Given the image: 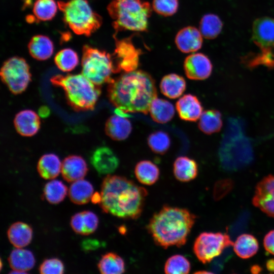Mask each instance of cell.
Instances as JSON below:
<instances>
[{
    "label": "cell",
    "instance_id": "6da1fadb",
    "mask_svg": "<svg viewBox=\"0 0 274 274\" xmlns=\"http://www.w3.org/2000/svg\"><path fill=\"white\" fill-rule=\"evenodd\" d=\"M107 90L110 102L124 113L147 114L152 101L157 96L155 80L142 70L125 72L112 79Z\"/></svg>",
    "mask_w": 274,
    "mask_h": 274
},
{
    "label": "cell",
    "instance_id": "7a4b0ae2",
    "mask_svg": "<svg viewBox=\"0 0 274 274\" xmlns=\"http://www.w3.org/2000/svg\"><path fill=\"white\" fill-rule=\"evenodd\" d=\"M147 189L120 176L108 175L103 180L99 204L102 211L118 218L136 219L145 206Z\"/></svg>",
    "mask_w": 274,
    "mask_h": 274
},
{
    "label": "cell",
    "instance_id": "3957f363",
    "mask_svg": "<svg viewBox=\"0 0 274 274\" xmlns=\"http://www.w3.org/2000/svg\"><path fill=\"white\" fill-rule=\"evenodd\" d=\"M196 219L186 209L165 205L153 215L146 228L157 246L181 247L186 244Z\"/></svg>",
    "mask_w": 274,
    "mask_h": 274
},
{
    "label": "cell",
    "instance_id": "277c9868",
    "mask_svg": "<svg viewBox=\"0 0 274 274\" xmlns=\"http://www.w3.org/2000/svg\"><path fill=\"white\" fill-rule=\"evenodd\" d=\"M219 158L222 168L234 172L249 165L253 160L252 144L245 135L243 120L228 119L219 150Z\"/></svg>",
    "mask_w": 274,
    "mask_h": 274
},
{
    "label": "cell",
    "instance_id": "5b68a950",
    "mask_svg": "<svg viewBox=\"0 0 274 274\" xmlns=\"http://www.w3.org/2000/svg\"><path fill=\"white\" fill-rule=\"evenodd\" d=\"M107 10L114 28L119 31H146L152 14L149 3L143 0H113Z\"/></svg>",
    "mask_w": 274,
    "mask_h": 274
},
{
    "label": "cell",
    "instance_id": "8992f818",
    "mask_svg": "<svg viewBox=\"0 0 274 274\" xmlns=\"http://www.w3.org/2000/svg\"><path fill=\"white\" fill-rule=\"evenodd\" d=\"M50 81L64 90L68 103L77 111L93 110L101 93L100 86L83 74L56 75Z\"/></svg>",
    "mask_w": 274,
    "mask_h": 274
},
{
    "label": "cell",
    "instance_id": "52a82bcc",
    "mask_svg": "<svg viewBox=\"0 0 274 274\" xmlns=\"http://www.w3.org/2000/svg\"><path fill=\"white\" fill-rule=\"evenodd\" d=\"M64 22L76 33L90 36L102 23L100 15L94 12L86 0L57 2Z\"/></svg>",
    "mask_w": 274,
    "mask_h": 274
},
{
    "label": "cell",
    "instance_id": "ba28073f",
    "mask_svg": "<svg viewBox=\"0 0 274 274\" xmlns=\"http://www.w3.org/2000/svg\"><path fill=\"white\" fill-rule=\"evenodd\" d=\"M252 40L259 52L250 59L249 65H263L274 67V19L262 17L254 20L252 28Z\"/></svg>",
    "mask_w": 274,
    "mask_h": 274
},
{
    "label": "cell",
    "instance_id": "9c48e42d",
    "mask_svg": "<svg viewBox=\"0 0 274 274\" xmlns=\"http://www.w3.org/2000/svg\"><path fill=\"white\" fill-rule=\"evenodd\" d=\"M82 74L94 84L100 86L112 79L116 73L114 59L105 51L85 45L83 48Z\"/></svg>",
    "mask_w": 274,
    "mask_h": 274
},
{
    "label": "cell",
    "instance_id": "30bf717a",
    "mask_svg": "<svg viewBox=\"0 0 274 274\" xmlns=\"http://www.w3.org/2000/svg\"><path fill=\"white\" fill-rule=\"evenodd\" d=\"M233 243L228 234L221 232H204L195 239L193 251L197 258L203 264L209 263L221 254Z\"/></svg>",
    "mask_w": 274,
    "mask_h": 274
},
{
    "label": "cell",
    "instance_id": "8fae6325",
    "mask_svg": "<svg viewBox=\"0 0 274 274\" xmlns=\"http://www.w3.org/2000/svg\"><path fill=\"white\" fill-rule=\"evenodd\" d=\"M0 75L2 81L15 94L23 92L31 81L29 66L24 59L18 56L4 62Z\"/></svg>",
    "mask_w": 274,
    "mask_h": 274
},
{
    "label": "cell",
    "instance_id": "7c38bea8",
    "mask_svg": "<svg viewBox=\"0 0 274 274\" xmlns=\"http://www.w3.org/2000/svg\"><path fill=\"white\" fill-rule=\"evenodd\" d=\"M141 54V51L135 48L131 39L117 40L113 57L116 73L136 70Z\"/></svg>",
    "mask_w": 274,
    "mask_h": 274
},
{
    "label": "cell",
    "instance_id": "4fadbf2b",
    "mask_svg": "<svg viewBox=\"0 0 274 274\" xmlns=\"http://www.w3.org/2000/svg\"><path fill=\"white\" fill-rule=\"evenodd\" d=\"M252 203L267 215L274 218V176L268 175L257 184Z\"/></svg>",
    "mask_w": 274,
    "mask_h": 274
},
{
    "label": "cell",
    "instance_id": "5bb4252c",
    "mask_svg": "<svg viewBox=\"0 0 274 274\" xmlns=\"http://www.w3.org/2000/svg\"><path fill=\"white\" fill-rule=\"evenodd\" d=\"M184 70L187 77L191 80H203L212 72L213 65L209 58L201 53L188 55L184 61Z\"/></svg>",
    "mask_w": 274,
    "mask_h": 274
},
{
    "label": "cell",
    "instance_id": "9a60e30c",
    "mask_svg": "<svg viewBox=\"0 0 274 274\" xmlns=\"http://www.w3.org/2000/svg\"><path fill=\"white\" fill-rule=\"evenodd\" d=\"M90 162L98 173L107 175L115 172L119 164L118 157L106 146L96 149L90 157Z\"/></svg>",
    "mask_w": 274,
    "mask_h": 274
},
{
    "label": "cell",
    "instance_id": "2e32d148",
    "mask_svg": "<svg viewBox=\"0 0 274 274\" xmlns=\"http://www.w3.org/2000/svg\"><path fill=\"white\" fill-rule=\"evenodd\" d=\"M202 36L199 30L193 26L183 28L175 37L178 49L183 53L194 52L200 49L202 44Z\"/></svg>",
    "mask_w": 274,
    "mask_h": 274
},
{
    "label": "cell",
    "instance_id": "e0dca14e",
    "mask_svg": "<svg viewBox=\"0 0 274 274\" xmlns=\"http://www.w3.org/2000/svg\"><path fill=\"white\" fill-rule=\"evenodd\" d=\"M176 107L180 118L187 121H196L202 113L201 102L191 94H185L179 98Z\"/></svg>",
    "mask_w": 274,
    "mask_h": 274
},
{
    "label": "cell",
    "instance_id": "ac0fdd59",
    "mask_svg": "<svg viewBox=\"0 0 274 274\" xmlns=\"http://www.w3.org/2000/svg\"><path fill=\"white\" fill-rule=\"evenodd\" d=\"M63 178L68 182L82 179L86 175L88 167L85 160L78 155L66 157L61 164Z\"/></svg>",
    "mask_w": 274,
    "mask_h": 274
},
{
    "label": "cell",
    "instance_id": "d6986e66",
    "mask_svg": "<svg viewBox=\"0 0 274 274\" xmlns=\"http://www.w3.org/2000/svg\"><path fill=\"white\" fill-rule=\"evenodd\" d=\"M14 123L17 131L25 136L35 135L40 127L38 115L30 110H25L18 113L14 118Z\"/></svg>",
    "mask_w": 274,
    "mask_h": 274
},
{
    "label": "cell",
    "instance_id": "ffe728a7",
    "mask_svg": "<svg viewBox=\"0 0 274 274\" xmlns=\"http://www.w3.org/2000/svg\"><path fill=\"white\" fill-rule=\"evenodd\" d=\"M132 130L130 121L126 117L119 115H112L107 120L105 125L106 134L115 141L126 139Z\"/></svg>",
    "mask_w": 274,
    "mask_h": 274
},
{
    "label": "cell",
    "instance_id": "44dd1931",
    "mask_svg": "<svg viewBox=\"0 0 274 274\" xmlns=\"http://www.w3.org/2000/svg\"><path fill=\"white\" fill-rule=\"evenodd\" d=\"M198 173V164L195 160L187 156H180L173 164V173L175 178L182 182L194 180Z\"/></svg>",
    "mask_w": 274,
    "mask_h": 274
},
{
    "label": "cell",
    "instance_id": "7402d4cb",
    "mask_svg": "<svg viewBox=\"0 0 274 274\" xmlns=\"http://www.w3.org/2000/svg\"><path fill=\"white\" fill-rule=\"evenodd\" d=\"M98 219L93 212L85 211L75 214L71 218V225L77 233L89 235L97 228Z\"/></svg>",
    "mask_w": 274,
    "mask_h": 274
},
{
    "label": "cell",
    "instance_id": "603a6c76",
    "mask_svg": "<svg viewBox=\"0 0 274 274\" xmlns=\"http://www.w3.org/2000/svg\"><path fill=\"white\" fill-rule=\"evenodd\" d=\"M186 87L184 78L174 73L164 76L160 83L161 93L171 99L180 97L185 90Z\"/></svg>",
    "mask_w": 274,
    "mask_h": 274
},
{
    "label": "cell",
    "instance_id": "cb8c5ba5",
    "mask_svg": "<svg viewBox=\"0 0 274 274\" xmlns=\"http://www.w3.org/2000/svg\"><path fill=\"white\" fill-rule=\"evenodd\" d=\"M28 48L31 56L39 60L49 58L54 51L53 42L48 37L44 35L33 36L28 43Z\"/></svg>",
    "mask_w": 274,
    "mask_h": 274
},
{
    "label": "cell",
    "instance_id": "d4e9b609",
    "mask_svg": "<svg viewBox=\"0 0 274 274\" xmlns=\"http://www.w3.org/2000/svg\"><path fill=\"white\" fill-rule=\"evenodd\" d=\"M7 234L10 243L17 248H21L30 243L32 230L28 224L22 222H17L10 226Z\"/></svg>",
    "mask_w": 274,
    "mask_h": 274
},
{
    "label": "cell",
    "instance_id": "484cf974",
    "mask_svg": "<svg viewBox=\"0 0 274 274\" xmlns=\"http://www.w3.org/2000/svg\"><path fill=\"white\" fill-rule=\"evenodd\" d=\"M8 261L10 267L15 273H24L30 270L34 266L35 260L32 253L27 250L17 248L10 253Z\"/></svg>",
    "mask_w": 274,
    "mask_h": 274
},
{
    "label": "cell",
    "instance_id": "4316f807",
    "mask_svg": "<svg viewBox=\"0 0 274 274\" xmlns=\"http://www.w3.org/2000/svg\"><path fill=\"white\" fill-rule=\"evenodd\" d=\"M134 175L141 184L152 185L159 179L160 170L158 167L151 161L144 160L137 163L134 168Z\"/></svg>",
    "mask_w": 274,
    "mask_h": 274
},
{
    "label": "cell",
    "instance_id": "83f0119b",
    "mask_svg": "<svg viewBox=\"0 0 274 274\" xmlns=\"http://www.w3.org/2000/svg\"><path fill=\"white\" fill-rule=\"evenodd\" d=\"M149 112L155 122L163 124L172 119L175 115V109L168 100L156 97L151 104Z\"/></svg>",
    "mask_w": 274,
    "mask_h": 274
},
{
    "label": "cell",
    "instance_id": "f1b7e54d",
    "mask_svg": "<svg viewBox=\"0 0 274 274\" xmlns=\"http://www.w3.org/2000/svg\"><path fill=\"white\" fill-rule=\"evenodd\" d=\"M61 163L58 157L50 153L43 155L39 160L37 169L40 176L45 179H53L59 174Z\"/></svg>",
    "mask_w": 274,
    "mask_h": 274
},
{
    "label": "cell",
    "instance_id": "f546056e",
    "mask_svg": "<svg viewBox=\"0 0 274 274\" xmlns=\"http://www.w3.org/2000/svg\"><path fill=\"white\" fill-rule=\"evenodd\" d=\"M93 194V188L91 184L83 179L74 182L68 190V196L71 200L77 204L88 202Z\"/></svg>",
    "mask_w": 274,
    "mask_h": 274
},
{
    "label": "cell",
    "instance_id": "4dcf8cb0",
    "mask_svg": "<svg viewBox=\"0 0 274 274\" xmlns=\"http://www.w3.org/2000/svg\"><path fill=\"white\" fill-rule=\"evenodd\" d=\"M233 251L240 258H249L257 252L259 245L257 239L250 234L239 235L233 244Z\"/></svg>",
    "mask_w": 274,
    "mask_h": 274
},
{
    "label": "cell",
    "instance_id": "1f68e13d",
    "mask_svg": "<svg viewBox=\"0 0 274 274\" xmlns=\"http://www.w3.org/2000/svg\"><path fill=\"white\" fill-rule=\"evenodd\" d=\"M98 268L102 274H120L125 271V264L123 258L116 253L108 252L102 256Z\"/></svg>",
    "mask_w": 274,
    "mask_h": 274
},
{
    "label": "cell",
    "instance_id": "d6a6232c",
    "mask_svg": "<svg viewBox=\"0 0 274 274\" xmlns=\"http://www.w3.org/2000/svg\"><path fill=\"white\" fill-rule=\"evenodd\" d=\"M198 128L203 133L211 134L219 131L222 126V115L216 110L202 112L199 118Z\"/></svg>",
    "mask_w": 274,
    "mask_h": 274
},
{
    "label": "cell",
    "instance_id": "836d02e7",
    "mask_svg": "<svg viewBox=\"0 0 274 274\" xmlns=\"http://www.w3.org/2000/svg\"><path fill=\"white\" fill-rule=\"evenodd\" d=\"M223 28L221 19L214 14H207L202 16L199 22V30L207 39H214L220 33Z\"/></svg>",
    "mask_w": 274,
    "mask_h": 274
},
{
    "label": "cell",
    "instance_id": "e575fe53",
    "mask_svg": "<svg viewBox=\"0 0 274 274\" xmlns=\"http://www.w3.org/2000/svg\"><path fill=\"white\" fill-rule=\"evenodd\" d=\"M67 191L66 186L61 181L54 180L48 182L44 189L47 200L52 204H57L65 198Z\"/></svg>",
    "mask_w": 274,
    "mask_h": 274
},
{
    "label": "cell",
    "instance_id": "d590c367",
    "mask_svg": "<svg viewBox=\"0 0 274 274\" xmlns=\"http://www.w3.org/2000/svg\"><path fill=\"white\" fill-rule=\"evenodd\" d=\"M57 67L63 72L73 70L79 63L77 53L73 49L65 48L60 50L54 57Z\"/></svg>",
    "mask_w": 274,
    "mask_h": 274
},
{
    "label": "cell",
    "instance_id": "8d00e7d4",
    "mask_svg": "<svg viewBox=\"0 0 274 274\" xmlns=\"http://www.w3.org/2000/svg\"><path fill=\"white\" fill-rule=\"evenodd\" d=\"M57 6L54 0H37L33 6V13L39 20H50L56 14Z\"/></svg>",
    "mask_w": 274,
    "mask_h": 274
},
{
    "label": "cell",
    "instance_id": "74e56055",
    "mask_svg": "<svg viewBox=\"0 0 274 274\" xmlns=\"http://www.w3.org/2000/svg\"><path fill=\"white\" fill-rule=\"evenodd\" d=\"M191 270L190 261L185 256L176 254L168 258L166 261L164 271L168 274H186Z\"/></svg>",
    "mask_w": 274,
    "mask_h": 274
},
{
    "label": "cell",
    "instance_id": "f35d334b",
    "mask_svg": "<svg viewBox=\"0 0 274 274\" xmlns=\"http://www.w3.org/2000/svg\"><path fill=\"white\" fill-rule=\"evenodd\" d=\"M147 143L154 153L162 155L169 149L170 146V139L167 132L156 131L149 135Z\"/></svg>",
    "mask_w": 274,
    "mask_h": 274
},
{
    "label": "cell",
    "instance_id": "ab89813d",
    "mask_svg": "<svg viewBox=\"0 0 274 274\" xmlns=\"http://www.w3.org/2000/svg\"><path fill=\"white\" fill-rule=\"evenodd\" d=\"M178 7V0H153L152 2V8L155 12L165 17L175 14Z\"/></svg>",
    "mask_w": 274,
    "mask_h": 274
},
{
    "label": "cell",
    "instance_id": "60d3db41",
    "mask_svg": "<svg viewBox=\"0 0 274 274\" xmlns=\"http://www.w3.org/2000/svg\"><path fill=\"white\" fill-rule=\"evenodd\" d=\"M39 270L42 274H61L64 272V266L57 258L47 259L40 265Z\"/></svg>",
    "mask_w": 274,
    "mask_h": 274
},
{
    "label": "cell",
    "instance_id": "b9f144b4",
    "mask_svg": "<svg viewBox=\"0 0 274 274\" xmlns=\"http://www.w3.org/2000/svg\"><path fill=\"white\" fill-rule=\"evenodd\" d=\"M233 186V182L230 179H224L217 182L214 188V199L216 200L222 199L231 190Z\"/></svg>",
    "mask_w": 274,
    "mask_h": 274
},
{
    "label": "cell",
    "instance_id": "7bdbcfd3",
    "mask_svg": "<svg viewBox=\"0 0 274 274\" xmlns=\"http://www.w3.org/2000/svg\"><path fill=\"white\" fill-rule=\"evenodd\" d=\"M249 219V214L244 212L241 214L234 223L231 225L229 232L233 235H235L246 227Z\"/></svg>",
    "mask_w": 274,
    "mask_h": 274
},
{
    "label": "cell",
    "instance_id": "ee69618b",
    "mask_svg": "<svg viewBox=\"0 0 274 274\" xmlns=\"http://www.w3.org/2000/svg\"><path fill=\"white\" fill-rule=\"evenodd\" d=\"M263 245L269 253L274 255V230L270 231L265 235Z\"/></svg>",
    "mask_w": 274,
    "mask_h": 274
},
{
    "label": "cell",
    "instance_id": "f6af8a7d",
    "mask_svg": "<svg viewBox=\"0 0 274 274\" xmlns=\"http://www.w3.org/2000/svg\"><path fill=\"white\" fill-rule=\"evenodd\" d=\"M231 255V252L229 251H227L225 254L224 255V258L223 256L215 261L213 265V269L217 272L222 270L224 263L230 257Z\"/></svg>",
    "mask_w": 274,
    "mask_h": 274
},
{
    "label": "cell",
    "instance_id": "bcb514c9",
    "mask_svg": "<svg viewBox=\"0 0 274 274\" xmlns=\"http://www.w3.org/2000/svg\"><path fill=\"white\" fill-rule=\"evenodd\" d=\"M50 113L49 109L48 108V107L43 106L40 108L39 111V113L40 116L42 117H47Z\"/></svg>",
    "mask_w": 274,
    "mask_h": 274
},
{
    "label": "cell",
    "instance_id": "7dc6e473",
    "mask_svg": "<svg viewBox=\"0 0 274 274\" xmlns=\"http://www.w3.org/2000/svg\"><path fill=\"white\" fill-rule=\"evenodd\" d=\"M85 242H85V243H86L87 246H84V247L85 248H87L88 249H94V248L97 247L98 245L97 241L88 240Z\"/></svg>",
    "mask_w": 274,
    "mask_h": 274
},
{
    "label": "cell",
    "instance_id": "c3c4849f",
    "mask_svg": "<svg viewBox=\"0 0 274 274\" xmlns=\"http://www.w3.org/2000/svg\"><path fill=\"white\" fill-rule=\"evenodd\" d=\"M100 199H101L100 194H99L97 192L93 194V195H92L91 197V200L92 202L94 203H99L100 201Z\"/></svg>",
    "mask_w": 274,
    "mask_h": 274
},
{
    "label": "cell",
    "instance_id": "681fc988",
    "mask_svg": "<svg viewBox=\"0 0 274 274\" xmlns=\"http://www.w3.org/2000/svg\"><path fill=\"white\" fill-rule=\"evenodd\" d=\"M266 267L269 271H274V260L270 259L268 260L266 263Z\"/></svg>",
    "mask_w": 274,
    "mask_h": 274
},
{
    "label": "cell",
    "instance_id": "f907efd6",
    "mask_svg": "<svg viewBox=\"0 0 274 274\" xmlns=\"http://www.w3.org/2000/svg\"><path fill=\"white\" fill-rule=\"evenodd\" d=\"M260 268L258 266H254L251 269V271L254 273H257L260 271Z\"/></svg>",
    "mask_w": 274,
    "mask_h": 274
}]
</instances>
